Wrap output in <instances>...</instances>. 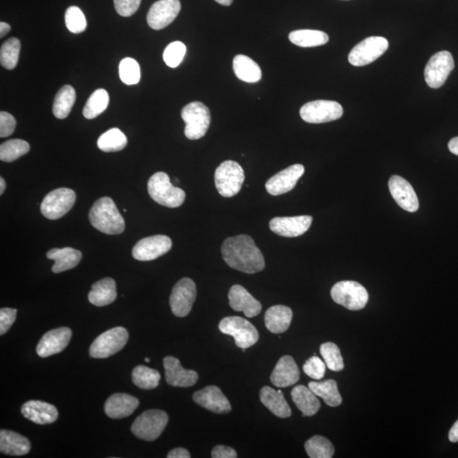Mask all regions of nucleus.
I'll use <instances>...</instances> for the list:
<instances>
[{
  "label": "nucleus",
  "instance_id": "obj_52",
  "mask_svg": "<svg viewBox=\"0 0 458 458\" xmlns=\"http://www.w3.org/2000/svg\"><path fill=\"white\" fill-rule=\"evenodd\" d=\"M169 458H189L191 457V453L184 448H176L169 452Z\"/></svg>",
  "mask_w": 458,
  "mask_h": 458
},
{
  "label": "nucleus",
  "instance_id": "obj_14",
  "mask_svg": "<svg viewBox=\"0 0 458 458\" xmlns=\"http://www.w3.org/2000/svg\"><path fill=\"white\" fill-rule=\"evenodd\" d=\"M196 285L188 277H183L175 284L170 297L171 311L179 318H184L191 311L196 299Z\"/></svg>",
  "mask_w": 458,
  "mask_h": 458
},
{
  "label": "nucleus",
  "instance_id": "obj_41",
  "mask_svg": "<svg viewBox=\"0 0 458 458\" xmlns=\"http://www.w3.org/2000/svg\"><path fill=\"white\" fill-rule=\"evenodd\" d=\"M21 42L18 38L7 39L0 50V63L3 68L7 70L16 68L18 63L21 51Z\"/></svg>",
  "mask_w": 458,
  "mask_h": 458
},
{
  "label": "nucleus",
  "instance_id": "obj_57",
  "mask_svg": "<svg viewBox=\"0 0 458 458\" xmlns=\"http://www.w3.org/2000/svg\"><path fill=\"white\" fill-rule=\"evenodd\" d=\"M6 181H4V179L1 177L0 178V195H3V193L4 191V189H6Z\"/></svg>",
  "mask_w": 458,
  "mask_h": 458
},
{
  "label": "nucleus",
  "instance_id": "obj_11",
  "mask_svg": "<svg viewBox=\"0 0 458 458\" xmlns=\"http://www.w3.org/2000/svg\"><path fill=\"white\" fill-rule=\"evenodd\" d=\"M76 193L68 188H56L48 193L41 204V213L50 220H56L64 217L72 210Z\"/></svg>",
  "mask_w": 458,
  "mask_h": 458
},
{
  "label": "nucleus",
  "instance_id": "obj_53",
  "mask_svg": "<svg viewBox=\"0 0 458 458\" xmlns=\"http://www.w3.org/2000/svg\"><path fill=\"white\" fill-rule=\"evenodd\" d=\"M449 440L452 443L458 442V420L453 425L450 432H449Z\"/></svg>",
  "mask_w": 458,
  "mask_h": 458
},
{
  "label": "nucleus",
  "instance_id": "obj_35",
  "mask_svg": "<svg viewBox=\"0 0 458 458\" xmlns=\"http://www.w3.org/2000/svg\"><path fill=\"white\" fill-rule=\"evenodd\" d=\"M290 42L299 47L310 48L326 45L329 41L327 33L319 30H297L289 35Z\"/></svg>",
  "mask_w": 458,
  "mask_h": 458
},
{
  "label": "nucleus",
  "instance_id": "obj_34",
  "mask_svg": "<svg viewBox=\"0 0 458 458\" xmlns=\"http://www.w3.org/2000/svg\"><path fill=\"white\" fill-rule=\"evenodd\" d=\"M308 387L316 396L323 399L329 407L336 408L342 403V398L336 380L312 381L309 383Z\"/></svg>",
  "mask_w": 458,
  "mask_h": 458
},
{
  "label": "nucleus",
  "instance_id": "obj_19",
  "mask_svg": "<svg viewBox=\"0 0 458 458\" xmlns=\"http://www.w3.org/2000/svg\"><path fill=\"white\" fill-rule=\"evenodd\" d=\"M389 189L396 203L409 213H415L420 208V201L415 191L406 179L400 176H392L389 181Z\"/></svg>",
  "mask_w": 458,
  "mask_h": 458
},
{
  "label": "nucleus",
  "instance_id": "obj_21",
  "mask_svg": "<svg viewBox=\"0 0 458 458\" xmlns=\"http://www.w3.org/2000/svg\"><path fill=\"white\" fill-rule=\"evenodd\" d=\"M311 223V215L275 218L271 220L270 227L277 235L294 238L304 235L310 228Z\"/></svg>",
  "mask_w": 458,
  "mask_h": 458
},
{
  "label": "nucleus",
  "instance_id": "obj_43",
  "mask_svg": "<svg viewBox=\"0 0 458 458\" xmlns=\"http://www.w3.org/2000/svg\"><path fill=\"white\" fill-rule=\"evenodd\" d=\"M320 353L324 360L326 366L334 372H340L344 369V361L340 348L333 342L323 344L320 347Z\"/></svg>",
  "mask_w": 458,
  "mask_h": 458
},
{
  "label": "nucleus",
  "instance_id": "obj_5",
  "mask_svg": "<svg viewBox=\"0 0 458 458\" xmlns=\"http://www.w3.org/2000/svg\"><path fill=\"white\" fill-rule=\"evenodd\" d=\"M181 117L185 122V136L188 139L203 138L211 124V112L208 107L199 101H195L182 110Z\"/></svg>",
  "mask_w": 458,
  "mask_h": 458
},
{
  "label": "nucleus",
  "instance_id": "obj_25",
  "mask_svg": "<svg viewBox=\"0 0 458 458\" xmlns=\"http://www.w3.org/2000/svg\"><path fill=\"white\" fill-rule=\"evenodd\" d=\"M139 406V400L133 395L117 393L107 399L105 404V412L113 420H121L129 417Z\"/></svg>",
  "mask_w": 458,
  "mask_h": 458
},
{
  "label": "nucleus",
  "instance_id": "obj_3",
  "mask_svg": "<svg viewBox=\"0 0 458 458\" xmlns=\"http://www.w3.org/2000/svg\"><path fill=\"white\" fill-rule=\"evenodd\" d=\"M148 192L152 199L169 208H177L183 204L186 193L182 188L174 187L169 176L162 171L151 176L148 182Z\"/></svg>",
  "mask_w": 458,
  "mask_h": 458
},
{
  "label": "nucleus",
  "instance_id": "obj_47",
  "mask_svg": "<svg viewBox=\"0 0 458 458\" xmlns=\"http://www.w3.org/2000/svg\"><path fill=\"white\" fill-rule=\"evenodd\" d=\"M326 363L323 362L318 356H312L308 359L303 366V371L315 380H320L325 376Z\"/></svg>",
  "mask_w": 458,
  "mask_h": 458
},
{
  "label": "nucleus",
  "instance_id": "obj_9",
  "mask_svg": "<svg viewBox=\"0 0 458 458\" xmlns=\"http://www.w3.org/2000/svg\"><path fill=\"white\" fill-rule=\"evenodd\" d=\"M129 332L125 328L116 327L107 330L92 342L90 354L92 358H108L120 351L129 341Z\"/></svg>",
  "mask_w": 458,
  "mask_h": 458
},
{
  "label": "nucleus",
  "instance_id": "obj_33",
  "mask_svg": "<svg viewBox=\"0 0 458 458\" xmlns=\"http://www.w3.org/2000/svg\"><path fill=\"white\" fill-rule=\"evenodd\" d=\"M233 72L241 81L255 83L261 80L262 69L250 57L239 55L235 57L233 63Z\"/></svg>",
  "mask_w": 458,
  "mask_h": 458
},
{
  "label": "nucleus",
  "instance_id": "obj_48",
  "mask_svg": "<svg viewBox=\"0 0 458 458\" xmlns=\"http://www.w3.org/2000/svg\"><path fill=\"white\" fill-rule=\"evenodd\" d=\"M141 0H114V9L123 17L133 16L139 10Z\"/></svg>",
  "mask_w": 458,
  "mask_h": 458
},
{
  "label": "nucleus",
  "instance_id": "obj_58",
  "mask_svg": "<svg viewBox=\"0 0 458 458\" xmlns=\"http://www.w3.org/2000/svg\"><path fill=\"white\" fill-rule=\"evenodd\" d=\"M144 361H145V362H147V363H149V362H151V360H149V358H145V360H144Z\"/></svg>",
  "mask_w": 458,
  "mask_h": 458
},
{
  "label": "nucleus",
  "instance_id": "obj_18",
  "mask_svg": "<svg viewBox=\"0 0 458 458\" xmlns=\"http://www.w3.org/2000/svg\"><path fill=\"white\" fill-rule=\"evenodd\" d=\"M73 332L68 327L50 330L43 334L37 346V353L41 358H48L60 353L68 346Z\"/></svg>",
  "mask_w": 458,
  "mask_h": 458
},
{
  "label": "nucleus",
  "instance_id": "obj_31",
  "mask_svg": "<svg viewBox=\"0 0 458 458\" xmlns=\"http://www.w3.org/2000/svg\"><path fill=\"white\" fill-rule=\"evenodd\" d=\"M82 253L73 248L52 249L47 252V257L54 260L55 264L52 267L53 272L60 274L65 271L76 267L82 260Z\"/></svg>",
  "mask_w": 458,
  "mask_h": 458
},
{
  "label": "nucleus",
  "instance_id": "obj_32",
  "mask_svg": "<svg viewBox=\"0 0 458 458\" xmlns=\"http://www.w3.org/2000/svg\"><path fill=\"white\" fill-rule=\"evenodd\" d=\"M292 398L304 417L314 416L319 411L321 403L309 387L304 385L294 387L292 391Z\"/></svg>",
  "mask_w": 458,
  "mask_h": 458
},
{
  "label": "nucleus",
  "instance_id": "obj_44",
  "mask_svg": "<svg viewBox=\"0 0 458 458\" xmlns=\"http://www.w3.org/2000/svg\"><path fill=\"white\" fill-rule=\"evenodd\" d=\"M119 76L127 85H137L141 78L138 61L129 57L123 59L119 65Z\"/></svg>",
  "mask_w": 458,
  "mask_h": 458
},
{
  "label": "nucleus",
  "instance_id": "obj_55",
  "mask_svg": "<svg viewBox=\"0 0 458 458\" xmlns=\"http://www.w3.org/2000/svg\"><path fill=\"white\" fill-rule=\"evenodd\" d=\"M11 31V26L6 23H0V37L4 38Z\"/></svg>",
  "mask_w": 458,
  "mask_h": 458
},
{
  "label": "nucleus",
  "instance_id": "obj_27",
  "mask_svg": "<svg viewBox=\"0 0 458 458\" xmlns=\"http://www.w3.org/2000/svg\"><path fill=\"white\" fill-rule=\"evenodd\" d=\"M31 450V443L24 436L11 430L0 431V452L11 456H23Z\"/></svg>",
  "mask_w": 458,
  "mask_h": 458
},
{
  "label": "nucleus",
  "instance_id": "obj_30",
  "mask_svg": "<svg viewBox=\"0 0 458 458\" xmlns=\"http://www.w3.org/2000/svg\"><path fill=\"white\" fill-rule=\"evenodd\" d=\"M293 311L289 307L277 305L266 311V327L272 334H282L287 331L292 324Z\"/></svg>",
  "mask_w": 458,
  "mask_h": 458
},
{
  "label": "nucleus",
  "instance_id": "obj_15",
  "mask_svg": "<svg viewBox=\"0 0 458 458\" xmlns=\"http://www.w3.org/2000/svg\"><path fill=\"white\" fill-rule=\"evenodd\" d=\"M173 242L166 235L144 238L135 245L133 257L141 262L153 261L166 254L171 249Z\"/></svg>",
  "mask_w": 458,
  "mask_h": 458
},
{
  "label": "nucleus",
  "instance_id": "obj_20",
  "mask_svg": "<svg viewBox=\"0 0 458 458\" xmlns=\"http://www.w3.org/2000/svg\"><path fill=\"white\" fill-rule=\"evenodd\" d=\"M193 400L201 407L210 412L224 414L231 412V405L225 395L218 386H207L193 395Z\"/></svg>",
  "mask_w": 458,
  "mask_h": 458
},
{
  "label": "nucleus",
  "instance_id": "obj_46",
  "mask_svg": "<svg viewBox=\"0 0 458 458\" xmlns=\"http://www.w3.org/2000/svg\"><path fill=\"white\" fill-rule=\"evenodd\" d=\"M186 46L182 42L176 41L171 43L166 48L164 53H163V59H164L165 63L169 68H177L181 64L185 54H186Z\"/></svg>",
  "mask_w": 458,
  "mask_h": 458
},
{
  "label": "nucleus",
  "instance_id": "obj_12",
  "mask_svg": "<svg viewBox=\"0 0 458 458\" xmlns=\"http://www.w3.org/2000/svg\"><path fill=\"white\" fill-rule=\"evenodd\" d=\"M343 113L341 104L332 100L311 101L304 105L299 111L304 121L314 124L338 120Z\"/></svg>",
  "mask_w": 458,
  "mask_h": 458
},
{
  "label": "nucleus",
  "instance_id": "obj_28",
  "mask_svg": "<svg viewBox=\"0 0 458 458\" xmlns=\"http://www.w3.org/2000/svg\"><path fill=\"white\" fill-rule=\"evenodd\" d=\"M262 403L275 416L287 418L292 416V409L286 402L283 393L271 387L265 386L260 392Z\"/></svg>",
  "mask_w": 458,
  "mask_h": 458
},
{
  "label": "nucleus",
  "instance_id": "obj_22",
  "mask_svg": "<svg viewBox=\"0 0 458 458\" xmlns=\"http://www.w3.org/2000/svg\"><path fill=\"white\" fill-rule=\"evenodd\" d=\"M167 384L174 387H191L199 380V376L193 370L184 369L178 358L166 356L163 361Z\"/></svg>",
  "mask_w": 458,
  "mask_h": 458
},
{
  "label": "nucleus",
  "instance_id": "obj_23",
  "mask_svg": "<svg viewBox=\"0 0 458 458\" xmlns=\"http://www.w3.org/2000/svg\"><path fill=\"white\" fill-rule=\"evenodd\" d=\"M229 305L236 311L244 312L249 319L255 318L262 311V304L253 297L243 286H232L228 293Z\"/></svg>",
  "mask_w": 458,
  "mask_h": 458
},
{
  "label": "nucleus",
  "instance_id": "obj_24",
  "mask_svg": "<svg viewBox=\"0 0 458 458\" xmlns=\"http://www.w3.org/2000/svg\"><path fill=\"white\" fill-rule=\"evenodd\" d=\"M21 413L28 420L41 425L53 424L59 417L55 406L41 400H28L21 408Z\"/></svg>",
  "mask_w": 458,
  "mask_h": 458
},
{
  "label": "nucleus",
  "instance_id": "obj_7",
  "mask_svg": "<svg viewBox=\"0 0 458 458\" xmlns=\"http://www.w3.org/2000/svg\"><path fill=\"white\" fill-rule=\"evenodd\" d=\"M331 297L334 302L351 311L363 309L368 302L367 289L355 281L339 282L333 286Z\"/></svg>",
  "mask_w": 458,
  "mask_h": 458
},
{
  "label": "nucleus",
  "instance_id": "obj_50",
  "mask_svg": "<svg viewBox=\"0 0 458 458\" xmlns=\"http://www.w3.org/2000/svg\"><path fill=\"white\" fill-rule=\"evenodd\" d=\"M17 310L13 308H2L0 310V334L4 336L11 328L16 319Z\"/></svg>",
  "mask_w": 458,
  "mask_h": 458
},
{
  "label": "nucleus",
  "instance_id": "obj_40",
  "mask_svg": "<svg viewBox=\"0 0 458 458\" xmlns=\"http://www.w3.org/2000/svg\"><path fill=\"white\" fill-rule=\"evenodd\" d=\"M30 151V144L23 139H11L0 145V160L12 162L23 156Z\"/></svg>",
  "mask_w": 458,
  "mask_h": 458
},
{
  "label": "nucleus",
  "instance_id": "obj_2",
  "mask_svg": "<svg viewBox=\"0 0 458 458\" xmlns=\"http://www.w3.org/2000/svg\"><path fill=\"white\" fill-rule=\"evenodd\" d=\"M90 221L97 230L110 235H120L125 229V221L114 202L110 197L97 201L90 211Z\"/></svg>",
  "mask_w": 458,
  "mask_h": 458
},
{
  "label": "nucleus",
  "instance_id": "obj_38",
  "mask_svg": "<svg viewBox=\"0 0 458 458\" xmlns=\"http://www.w3.org/2000/svg\"><path fill=\"white\" fill-rule=\"evenodd\" d=\"M134 384L143 390H152L159 385L161 374L155 369L139 365L132 373Z\"/></svg>",
  "mask_w": 458,
  "mask_h": 458
},
{
  "label": "nucleus",
  "instance_id": "obj_4",
  "mask_svg": "<svg viewBox=\"0 0 458 458\" xmlns=\"http://www.w3.org/2000/svg\"><path fill=\"white\" fill-rule=\"evenodd\" d=\"M215 185L223 197L230 198L241 191L245 176L239 163L225 161L215 171Z\"/></svg>",
  "mask_w": 458,
  "mask_h": 458
},
{
  "label": "nucleus",
  "instance_id": "obj_26",
  "mask_svg": "<svg viewBox=\"0 0 458 458\" xmlns=\"http://www.w3.org/2000/svg\"><path fill=\"white\" fill-rule=\"evenodd\" d=\"M272 384L279 388L296 385L299 380V368L292 356H284L279 360L271 374Z\"/></svg>",
  "mask_w": 458,
  "mask_h": 458
},
{
  "label": "nucleus",
  "instance_id": "obj_51",
  "mask_svg": "<svg viewBox=\"0 0 458 458\" xmlns=\"http://www.w3.org/2000/svg\"><path fill=\"white\" fill-rule=\"evenodd\" d=\"M238 457L235 449L226 446H217L211 452L213 458H236Z\"/></svg>",
  "mask_w": 458,
  "mask_h": 458
},
{
  "label": "nucleus",
  "instance_id": "obj_54",
  "mask_svg": "<svg viewBox=\"0 0 458 458\" xmlns=\"http://www.w3.org/2000/svg\"><path fill=\"white\" fill-rule=\"evenodd\" d=\"M449 151L458 156V137L453 138L448 144Z\"/></svg>",
  "mask_w": 458,
  "mask_h": 458
},
{
  "label": "nucleus",
  "instance_id": "obj_37",
  "mask_svg": "<svg viewBox=\"0 0 458 458\" xmlns=\"http://www.w3.org/2000/svg\"><path fill=\"white\" fill-rule=\"evenodd\" d=\"M127 144L126 135L117 127L105 132L97 142L100 151L107 153L120 151L127 147Z\"/></svg>",
  "mask_w": 458,
  "mask_h": 458
},
{
  "label": "nucleus",
  "instance_id": "obj_16",
  "mask_svg": "<svg viewBox=\"0 0 458 458\" xmlns=\"http://www.w3.org/2000/svg\"><path fill=\"white\" fill-rule=\"evenodd\" d=\"M181 11L179 0H159L154 3L147 15V23L154 30H161L169 26Z\"/></svg>",
  "mask_w": 458,
  "mask_h": 458
},
{
  "label": "nucleus",
  "instance_id": "obj_29",
  "mask_svg": "<svg viewBox=\"0 0 458 458\" xmlns=\"http://www.w3.org/2000/svg\"><path fill=\"white\" fill-rule=\"evenodd\" d=\"M117 297L116 282L111 277H105L92 284L87 297L90 302L96 307L108 306L116 301Z\"/></svg>",
  "mask_w": 458,
  "mask_h": 458
},
{
  "label": "nucleus",
  "instance_id": "obj_10",
  "mask_svg": "<svg viewBox=\"0 0 458 458\" xmlns=\"http://www.w3.org/2000/svg\"><path fill=\"white\" fill-rule=\"evenodd\" d=\"M389 48V42L383 37H369L352 48L348 56L354 67H363L380 58Z\"/></svg>",
  "mask_w": 458,
  "mask_h": 458
},
{
  "label": "nucleus",
  "instance_id": "obj_13",
  "mask_svg": "<svg viewBox=\"0 0 458 458\" xmlns=\"http://www.w3.org/2000/svg\"><path fill=\"white\" fill-rule=\"evenodd\" d=\"M454 68V60L450 52L436 53L426 65L425 78L427 85L432 89H439L446 82Z\"/></svg>",
  "mask_w": 458,
  "mask_h": 458
},
{
  "label": "nucleus",
  "instance_id": "obj_8",
  "mask_svg": "<svg viewBox=\"0 0 458 458\" xmlns=\"http://www.w3.org/2000/svg\"><path fill=\"white\" fill-rule=\"evenodd\" d=\"M219 330L235 339L236 346L241 349L252 347L259 340V334L255 326L240 316H228L219 324Z\"/></svg>",
  "mask_w": 458,
  "mask_h": 458
},
{
  "label": "nucleus",
  "instance_id": "obj_45",
  "mask_svg": "<svg viewBox=\"0 0 458 458\" xmlns=\"http://www.w3.org/2000/svg\"><path fill=\"white\" fill-rule=\"evenodd\" d=\"M65 21L70 33H81L87 28V20L85 14L77 6H70L65 11Z\"/></svg>",
  "mask_w": 458,
  "mask_h": 458
},
{
  "label": "nucleus",
  "instance_id": "obj_6",
  "mask_svg": "<svg viewBox=\"0 0 458 458\" xmlns=\"http://www.w3.org/2000/svg\"><path fill=\"white\" fill-rule=\"evenodd\" d=\"M169 415L164 411L151 409L136 418L131 430L136 437L147 442H154L160 437L169 424Z\"/></svg>",
  "mask_w": 458,
  "mask_h": 458
},
{
  "label": "nucleus",
  "instance_id": "obj_1",
  "mask_svg": "<svg viewBox=\"0 0 458 458\" xmlns=\"http://www.w3.org/2000/svg\"><path fill=\"white\" fill-rule=\"evenodd\" d=\"M221 252L224 261L233 270L253 275L265 268V260L252 237L240 235L223 241Z\"/></svg>",
  "mask_w": 458,
  "mask_h": 458
},
{
  "label": "nucleus",
  "instance_id": "obj_17",
  "mask_svg": "<svg viewBox=\"0 0 458 458\" xmlns=\"http://www.w3.org/2000/svg\"><path fill=\"white\" fill-rule=\"evenodd\" d=\"M304 173L305 167L301 164L290 166L279 171L266 183L267 193L272 196H277L292 191Z\"/></svg>",
  "mask_w": 458,
  "mask_h": 458
},
{
  "label": "nucleus",
  "instance_id": "obj_39",
  "mask_svg": "<svg viewBox=\"0 0 458 458\" xmlns=\"http://www.w3.org/2000/svg\"><path fill=\"white\" fill-rule=\"evenodd\" d=\"M109 95L107 90L100 89L95 90L87 100L83 108V117L87 119H95L102 114L107 109L109 105Z\"/></svg>",
  "mask_w": 458,
  "mask_h": 458
},
{
  "label": "nucleus",
  "instance_id": "obj_36",
  "mask_svg": "<svg viewBox=\"0 0 458 458\" xmlns=\"http://www.w3.org/2000/svg\"><path fill=\"white\" fill-rule=\"evenodd\" d=\"M76 101V91L70 85H65L57 92L54 104H53V113L58 119H65L69 116L70 111Z\"/></svg>",
  "mask_w": 458,
  "mask_h": 458
},
{
  "label": "nucleus",
  "instance_id": "obj_42",
  "mask_svg": "<svg viewBox=\"0 0 458 458\" xmlns=\"http://www.w3.org/2000/svg\"><path fill=\"white\" fill-rule=\"evenodd\" d=\"M305 448L311 458H331L334 454L333 444L324 436L315 435L308 440Z\"/></svg>",
  "mask_w": 458,
  "mask_h": 458
},
{
  "label": "nucleus",
  "instance_id": "obj_56",
  "mask_svg": "<svg viewBox=\"0 0 458 458\" xmlns=\"http://www.w3.org/2000/svg\"><path fill=\"white\" fill-rule=\"evenodd\" d=\"M215 1L224 6H230L233 0H215Z\"/></svg>",
  "mask_w": 458,
  "mask_h": 458
},
{
  "label": "nucleus",
  "instance_id": "obj_49",
  "mask_svg": "<svg viewBox=\"0 0 458 458\" xmlns=\"http://www.w3.org/2000/svg\"><path fill=\"white\" fill-rule=\"evenodd\" d=\"M16 121L14 117L6 112H0V137L11 136L16 129Z\"/></svg>",
  "mask_w": 458,
  "mask_h": 458
}]
</instances>
